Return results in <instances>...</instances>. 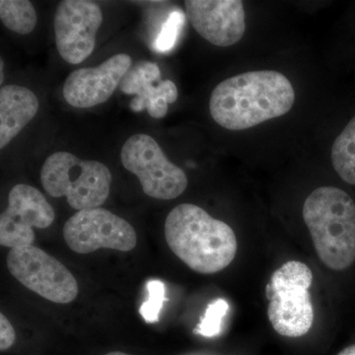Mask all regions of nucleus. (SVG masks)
I'll return each instance as SVG.
<instances>
[{
    "label": "nucleus",
    "instance_id": "7ed1b4c3",
    "mask_svg": "<svg viewBox=\"0 0 355 355\" xmlns=\"http://www.w3.org/2000/svg\"><path fill=\"white\" fill-rule=\"evenodd\" d=\"M303 219L318 257L333 270L355 261V202L336 187H320L306 198Z\"/></svg>",
    "mask_w": 355,
    "mask_h": 355
},
{
    "label": "nucleus",
    "instance_id": "9d476101",
    "mask_svg": "<svg viewBox=\"0 0 355 355\" xmlns=\"http://www.w3.org/2000/svg\"><path fill=\"white\" fill-rule=\"evenodd\" d=\"M55 214L43 193L28 184H16L10 191L8 207L0 216V244L14 248L31 246L33 228L50 227Z\"/></svg>",
    "mask_w": 355,
    "mask_h": 355
},
{
    "label": "nucleus",
    "instance_id": "f03ea898",
    "mask_svg": "<svg viewBox=\"0 0 355 355\" xmlns=\"http://www.w3.org/2000/svg\"><path fill=\"white\" fill-rule=\"evenodd\" d=\"M164 232L173 253L202 275L221 272L237 254L233 229L193 203H182L169 212Z\"/></svg>",
    "mask_w": 355,
    "mask_h": 355
},
{
    "label": "nucleus",
    "instance_id": "20e7f679",
    "mask_svg": "<svg viewBox=\"0 0 355 355\" xmlns=\"http://www.w3.org/2000/svg\"><path fill=\"white\" fill-rule=\"evenodd\" d=\"M112 180L106 165L64 151L51 154L41 171L44 191L53 198H67L78 211L101 207L109 198Z\"/></svg>",
    "mask_w": 355,
    "mask_h": 355
},
{
    "label": "nucleus",
    "instance_id": "f257e3e1",
    "mask_svg": "<svg viewBox=\"0 0 355 355\" xmlns=\"http://www.w3.org/2000/svg\"><path fill=\"white\" fill-rule=\"evenodd\" d=\"M295 91L289 79L275 70H256L229 77L212 91L209 111L216 123L243 130L291 111Z\"/></svg>",
    "mask_w": 355,
    "mask_h": 355
},
{
    "label": "nucleus",
    "instance_id": "dca6fc26",
    "mask_svg": "<svg viewBox=\"0 0 355 355\" xmlns=\"http://www.w3.org/2000/svg\"><path fill=\"white\" fill-rule=\"evenodd\" d=\"M0 19L6 28L20 35L30 34L37 25V13L28 0H1Z\"/></svg>",
    "mask_w": 355,
    "mask_h": 355
},
{
    "label": "nucleus",
    "instance_id": "412c9836",
    "mask_svg": "<svg viewBox=\"0 0 355 355\" xmlns=\"http://www.w3.org/2000/svg\"><path fill=\"white\" fill-rule=\"evenodd\" d=\"M338 355H355V345L342 350Z\"/></svg>",
    "mask_w": 355,
    "mask_h": 355
},
{
    "label": "nucleus",
    "instance_id": "a211bd4d",
    "mask_svg": "<svg viewBox=\"0 0 355 355\" xmlns=\"http://www.w3.org/2000/svg\"><path fill=\"white\" fill-rule=\"evenodd\" d=\"M228 310L229 304L225 299L218 298L212 301L207 306L200 323L196 327L195 333L205 338L218 336L221 331L223 318L227 314Z\"/></svg>",
    "mask_w": 355,
    "mask_h": 355
},
{
    "label": "nucleus",
    "instance_id": "f3484780",
    "mask_svg": "<svg viewBox=\"0 0 355 355\" xmlns=\"http://www.w3.org/2000/svg\"><path fill=\"white\" fill-rule=\"evenodd\" d=\"M186 23V14L181 9H175L163 23L160 32L154 41V49L158 53H167L176 46L180 34Z\"/></svg>",
    "mask_w": 355,
    "mask_h": 355
},
{
    "label": "nucleus",
    "instance_id": "ddd939ff",
    "mask_svg": "<svg viewBox=\"0 0 355 355\" xmlns=\"http://www.w3.org/2000/svg\"><path fill=\"white\" fill-rule=\"evenodd\" d=\"M121 90L125 94L137 95L130 104L135 113L146 110L154 119L164 118L169 104L177 101L178 88L171 80L161 81L160 69L155 62L144 60L132 67L123 77Z\"/></svg>",
    "mask_w": 355,
    "mask_h": 355
},
{
    "label": "nucleus",
    "instance_id": "1a4fd4ad",
    "mask_svg": "<svg viewBox=\"0 0 355 355\" xmlns=\"http://www.w3.org/2000/svg\"><path fill=\"white\" fill-rule=\"evenodd\" d=\"M103 22L101 8L87 0H64L55 10L53 28L58 53L70 64H79L93 53Z\"/></svg>",
    "mask_w": 355,
    "mask_h": 355
},
{
    "label": "nucleus",
    "instance_id": "6ab92c4d",
    "mask_svg": "<svg viewBox=\"0 0 355 355\" xmlns=\"http://www.w3.org/2000/svg\"><path fill=\"white\" fill-rule=\"evenodd\" d=\"M146 288L147 300L142 303L139 313L146 323H157L159 315L166 301L165 284L161 280L151 279L147 282Z\"/></svg>",
    "mask_w": 355,
    "mask_h": 355
},
{
    "label": "nucleus",
    "instance_id": "4468645a",
    "mask_svg": "<svg viewBox=\"0 0 355 355\" xmlns=\"http://www.w3.org/2000/svg\"><path fill=\"white\" fill-rule=\"evenodd\" d=\"M39 100L30 89L6 85L0 90V148L8 146L36 116Z\"/></svg>",
    "mask_w": 355,
    "mask_h": 355
},
{
    "label": "nucleus",
    "instance_id": "2eb2a0df",
    "mask_svg": "<svg viewBox=\"0 0 355 355\" xmlns=\"http://www.w3.org/2000/svg\"><path fill=\"white\" fill-rule=\"evenodd\" d=\"M331 160L340 179L355 186V114L334 140Z\"/></svg>",
    "mask_w": 355,
    "mask_h": 355
},
{
    "label": "nucleus",
    "instance_id": "aec40b11",
    "mask_svg": "<svg viewBox=\"0 0 355 355\" xmlns=\"http://www.w3.org/2000/svg\"><path fill=\"white\" fill-rule=\"evenodd\" d=\"M15 331L12 324L3 314H0V349L1 352L10 349L15 342Z\"/></svg>",
    "mask_w": 355,
    "mask_h": 355
},
{
    "label": "nucleus",
    "instance_id": "5701e85b",
    "mask_svg": "<svg viewBox=\"0 0 355 355\" xmlns=\"http://www.w3.org/2000/svg\"><path fill=\"white\" fill-rule=\"evenodd\" d=\"M106 355H130V354H123V352H109V354H107Z\"/></svg>",
    "mask_w": 355,
    "mask_h": 355
},
{
    "label": "nucleus",
    "instance_id": "9b49d317",
    "mask_svg": "<svg viewBox=\"0 0 355 355\" xmlns=\"http://www.w3.org/2000/svg\"><path fill=\"white\" fill-rule=\"evenodd\" d=\"M132 58L118 53L96 67L74 70L64 85L65 101L74 108L87 109L108 101L132 69Z\"/></svg>",
    "mask_w": 355,
    "mask_h": 355
},
{
    "label": "nucleus",
    "instance_id": "423d86ee",
    "mask_svg": "<svg viewBox=\"0 0 355 355\" xmlns=\"http://www.w3.org/2000/svg\"><path fill=\"white\" fill-rule=\"evenodd\" d=\"M123 167L139 178L144 193L157 200H174L186 191V173L168 160L150 135H132L121 148Z\"/></svg>",
    "mask_w": 355,
    "mask_h": 355
},
{
    "label": "nucleus",
    "instance_id": "f8f14e48",
    "mask_svg": "<svg viewBox=\"0 0 355 355\" xmlns=\"http://www.w3.org/2000/svg\"><path fill=\"white\" fill-rule=\"evenodd\" d=\"M184 7L193 29L214 46H233L244 36L246 16L240 0H187Z\"/></svg>",
    "mask_w": 355,
    "mask_h": 355
},
{
    "label": "nucleus",
    "instance_id": "4be33fe9",
    "mask_svg": "<svg viewBox=\"0 0 355 355\" xmlns=\"http://www.w3.org/2000/svg\"><path fill=\"white\" fill-rule=\"evenodd\" d=\"M0 78H1V83H3V60H0Z\"/></svg>",
    "mask_w": 355,
    "mask_h": 355
},
{
    "label": "nucleus",
    "instance_id": "6e6552de",
    "mask_svg": "<svg viewBox=\"0 0 355 355\" xmlns=\"http://www.w3.org/2000/svg\"><path fill=\"white\" fill-rule=\"evenodd\" d=\"M64 237L72 251L83 254L102 248L132 251L137 243V232L127 220L101 207L77 211L65 222Z\"/></svg>",
    "mask_w": 355,
    "mask_h": 355
},
{
    "label": "nucleus",
    "instance_id": "0eeeda50",
    "mask_svg": "<svg viewBox=\"0 0 355 355\" xmlns=\"http://www.w3.org/2000/svg\"><path fill=\"white\" fill-rule=\"evenodd\" d=\"M7 268L26 288L58 304L76 298V277L57 259L38 247L14 248L7 256Z\"/></svg>",
    "mask_w": 355,
    "mask_h": 355
},
{
    "label": "nucleus",
    "instance_id": "39448f33",
    "mask_svg": "<svg viewBox=\"0 0 355 355\" xmlns=\"http://www.w3.org/2000/svg\"><path fill=\"white\" fill-rule=\"evenodd\" d=\"M313 272L298 261H289L272 273L266 286L268 317L273 330L280 336H305L314 323V307L310 287Z\"/></svg>",
    "mask_w": 355,
    "mask_h": 355
}]
</instances>
